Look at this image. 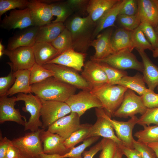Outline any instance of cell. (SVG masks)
<instances>
[{"mask_svg":"<svg viewBox=\"0 0 158 158\" xmlns=\"http://www.w3.org/2000/svg\"><path fill=\"white\" fill-rule=\"evenodd\" d=\"M64 24L71 33L73 48L77 51L86 53L93 40L96 23L88 15L74 16L67 19Z\"/></svg>","mask_w":158,"mask_h":158,"instance_id":"6da1fadb","label":"cell"},{"mask_svg":"<svg viewBox=\"0 0 158 158\" xmlns=\"http://www.w3.org/2000/svg\"><path fill=\"white\" fill-rule=\"evenodd\" d=\"M32 93L43 101H55L66 102L75 94V87L52 76L42 82L31 85Z\"/></svg>","mask_w":158,"mask_h":158,"instance_id":"7a4b0ae2","label":"cell"},{"mask_svg":"<svg viewBox=\"0 0 158 158\" xmlns=\"http://www.w3.org/2000/svg\"><path fill=\"white\" fill-rule=\"evenodd\" d=\"M128 89L119 85L104 84L90 91L100 101L102 108L111 118L121 104Z\"/></svg>","mask_w":158,"mask_h":158,"instance_id":"3957f363","label":"cell"},{"mask_svg":"<svg viewBox=\"0 0 158 158\" xmlns=\"http://www.w3.org/2000/svg\"><path fill=\"white\" fill-rule=\"evenodd\" d=\"M42 130L26 133L11 140L12 145L19 150L22 158H40V154L43 153L40 136Z\"/></svg>","mask_w":158,"mask_h":158,"instance_id":"277c9868","label":"cell"},{"mask_svg":"<svg viewBox=\"0 0 158 158\" xmlns=\"http://www.w3.org/2000/svg\"><path fill=\"white\" fill-rule=\"evenodd\" d=\"M17 101L24 102L25 107L22 110L25 112H29L30 115L28 121L24 126V131L30 130L34 132L42 127V122L40 120L41 111L42 107L41 100L36 95L31 93L25 94L19 93L16 96Z\"/></svg>","mask_w":158,"mask_h":158,"instance_id":"5b68a950","label":"cell"},{"mask_svg":"<svg viewBox=\"0 0 158 158\" xmlns=\"http://www.w3.org/2000/svg\"><path fill=\"white\" fill-rule=\"evenodd\" d=\"M54 73L53 76L77 89L90 91L92 88L88 83L75 70L67 66L49 63L42 66Z\"/></svg>","mask_w":158,"mask_h":158,"instance_id":"8992f818","label":"cell"},{"mask_svg":"<svg viewBox=\"0 0 158 158\" xmlns=\"http://www.w3.org/2000/svg\"><path fill=\"white\" fill-rule=\"evenodd\" d=\"M4 54L10 62L7 63L13 72L31 69L35 63L32 47H20L12 50L5 49Z\"/></svg>","mask_w":158,"mask_h":158,"instance_id":"52a82bcc","label":"cell"},{"mask_svg":"<svg viewBox=\"0 0 158 158\" xmlns=\"http://www.w3.org/2000/svg\"><path fill=\"white\" fill-rule=\"evenodd\" d=\"M96 61L105 63L118 69H133L142 72L144 66L128 49L116 52L108 57Z\"/></svg>","mask_w":158,"mask_h":158,"instance_id":"ba28073f","label":"cell"},{"mask_svg":"<svg viewBox=\"0 0 158 158\" xmlns=\"http://www.w3.org/2000/svg\"><path fill=\"white\" fill-rule=\"evenodd\" d=\"M95 114L97 119L95 123L90 128L89 133L86 139L93 136H102L111 140L118 147L125 145L116 135L110 122L106 117L107 113L102 107L96 108Z\"/></svg>","mask_w":158,"mask_h":158,"instance_id":"9c48e42d","label":"cell"},{"mask_svg":"<svg viewBox=\"0 0 158 158\" xmlns=\"http://www.w3.org/2000/svg\"><path fill=\"white\" fill-rule=\"evenodd\" d=\"M41 117L42 122L41 128L45 129L59 118L71 112L65 102L55 101L42 100Z\"/></svg>","mask_w":158,"mask_h":158,"instance_id":"30bf717a","label":"cell"},{"mask_svg":"<svg viewBox=\"0 0 158 158\" xmlns=\"http://www.w3.org/2000/svg\"><path fill=\"white\" fill-rule=\"evenodd\" d=\"M147 109L141 96L137 95L133 91L128 89L125 93L121 104L115 112L114 117L131 118L138 114H143Z\"/></svg>","mask_w":158,"mask_h":158,"instance_id":"8fae6325","label":"cell"},{"mask_svg":"<svg viewBox=\"0 0 158 158\" xmlns=\"http://www.w3.org/2000/svg\"><path fill=\"white\" fill-rule=\"evenodd\" d=\"M65 102L71 112L77 113L80 117L90 109L102 108L100 101L89 91L82 90L71 96Z\"/></svg>","mask_w":158,"mask_h":158,"instance_id":"7c38bea8","label":"cell"},{"mask_svg":"<svg viewBox=\"0 0 158 158\" xmlns=\"http://www.w3.org/2000/svg\"><path fill=\"white\" fill-rule=\"evenodd\" d=\"M33 24L29 8L11 10L8 15H6L1 20L0 27L10 30L19 29L21 30L33 26Z\"/></svg>","mask_w":158,"mask_h":158,"instance_id":"4fadbf2b","label":"cell"},{"mask_svg":"<svg viewBox=\"0 0 158 158\" xmlns=\"http://www.w3.org/2000/svg\"><path fill=\"white\" fill-rule=\"evenodd\" d=\"M80 118L77 113L71 112L56 121L48 127V130L66 140L80 128Z\"/></svg>","mask_w":158,"mask_h":158,"instance_id":"5bb4252c","label":"cell"},{"mask_svg":"<svg viewBox=\"0 0 158 158\" xmlns=\"http://www.w3.org/2000/svg\"><path fill=\"white\" fill-rule=\"evenodd\" d=\"M16 97H8L6 95L0 97V123L7 121L14 122L25 126L27 121L25 117L22 115L18 109L15 106L17 102Z\"/></svg>","mask_w":158,"mask_h":158,"instance_id":"9a60e30c","label":"cell"},{"mask_svg":"<svg viewBox=\"0 0 158 158\" xmlns=\"http://www.w3.org/2000/svg\"><path fill=\"white\" fill-rule=\"evenodd\" d=\"M112 27L107 28L100 33L91 42L90 46L95 50L91 60L96 61L105 59L115 53L112 46L111 38L113 33Z\"/></svg>","mask_w":158,"mask_h":158,"instance_id":"2e32d148","label":"cell"},{"mask_svg":"<svg viewBox=\"0 0 158 158\" xmlns=\"http://www.w3.org/2000/svg\"><path fill=\"white\" fill-rule=\"evenodd\" d=\"M45 129L42 128L40 135L44 153L63 155L69 151L70 150L65 145V139L57 134Z\"/></svg>","mask_w":158,"mask_h":158,"instance_id":"e0dca14e","label":"cell"},{"mask_svg":"<svg viewBox=\"0 0 158 158\" xmlns=\"http://www.w3.org/2000/svg\"><path fill=\"white\" fill-rule=\"evenodd\" d=\"M106 117L112 124L117 137L124 143L125 146L134 149L133 142L134 139L132 135L133 130L137 124L138 118L135 116L127 121H119L112 119L107 114Z\"/></svg>","mask_w":158,"mask_h":158,"instance_id":"ac0fdd59","label":"cell"},{"mask_svg":"<svg viewBox=\"0 0 158 158\" xmlns=\"http://www.w3.org/2000/svg\"><path fill=\"white\" fill-rule=\"evenodd\" d=\"M28 8L34 26L41 27L51 23L53 16L50 4L40 0H30Z\"/></svg>","mask_w":158,"mask_h":158,"instance_id":"d6986e66","label":"cell"},{"mask_svg":"<svg viewBox=\"0 0 158 158\" xmlns=\"http://www.w3.org/2000/svg\"><path fill=\"white\" fill-rule=\"evenodd\" d=\"M83 68L81 75L92 90L108 83L107 75L98 62L91 60L87 61L85 63Z\"/></svg>","mask_w":158,"mask_h":158,"instance_id":"ffe728a7","label":"cell"},{"mask_svg":"<svg viewBox=\"0 0 158 158\" xmlns=\"http://www.w3.org/2000/svg\"><path fill=\"white\" fill-rule=\"evenodd\" d=\"M40 28L33 26L20 30L9 39L7 49L12 50L20 47H32Z\"/></svg>","mask_w":158,"mask_h":158,"instance_id":"44dd1931","label":"cell"},{"mask_svg":"<svg viewBox=\"0 0 158 158\" xmlns=\"http://www.w3.org/2000/svg\"><path fill=\"white\" fill-rule=\"evenodd\" d=\"M86 56V53L77 51L72 48L60 54L49 63L63 65L80 72L84 66Z\"/></svg>","mask_w":158,"mask_h":158,"instance_id":"7402d4cb","label":"cell"},{"mask_svg":"<svg viewBox=\"0 0 158 158\" xmlns=\"http://www.w3.org/2000/svg\"><path fill=\"white\" fill-rule=\"evenodd\" d=\"M126 0H118L97 22L96 27L93 36V40L104 30L114 26V23Z\"/></svg>","mask_w":158,"mask_h":158,"instance_id":"603a6c76","label":"cell"},{"mask_svg":"<svg viewBox=\"0 0 158 158\" xmlns=\"http://www.w3.org/2000/svg\"><path fill=\"white\" fill-rule=\"evenodd\" d=\"M138 14L141 23H146L154 28L158 25V8L153 0H137Z\"/></svg>","mask_w":158,"mask_h":158,"instance_id":"cb8c5ba5","label":"cell"},{"mask_svg":"<svg viewBox=\"0 0 158 158\" xmlns=\"http://www.w3.org/2000/svg\"><path fill=\"white\" fill-rule=\"evenodd\" d=\"M32 47L35 63L41 66L49 63L61 54L50 43L36 42Z\"/></svg>","mask_w":158,"mask_h":158,"instance_id":"d4e9b609","label":"cell"},{"mask_svg":"<svg viewBox=\"0 0 158 158\" xmlns=\"http://www.w3.org/2000/svg\"><path fill=\"white\" fill-rule=\"evenodd\" d=\"M144 66L143 78L148 89L154 91L158 86V67L150 60L145 51H137Z\"/></svg>","mask_w":158,"mask_h":158,"instance_id":"484cf974","label":"cell"},{"mask_svg":"<svg viewBox=\"0 0 158 158\" xmlns=\"http://www.w3.org/2000/svg\"><path fill=\"white\" fill-rule=\"evenodd\" d=\"M30 69L19 70L13 72L16 80L6 95L11 96L19 93H32L30 83Z\"/></svg>","mask_w":158,"mask_h":158,"instance_id":"4316f807","label":"cell"},{"mask_svg":"<svg viewBox=\"0 0 158 158\" xmlns=\"http://www.w3.org/2000/svg\"><path fill=\"white\" fill-rule=\"evenodd\" d=\"M118 0H89L86 10L91 20L97 22Z\"/></svg>","mask_w":158,"mask_h":158,"instance_id":"83f0119b","label":"cell"},{"mask_svg":"<svg viewBox=\"0 0 158 158\" xmlns=\"http://www.w3.org/2000/svg\"><path fill=\"white\" fill-rule=\"evenodd\" d=\"M65 28L64 23H51L40 27L36 36V42L51 43Z\"/></svg>","mask_w":158,"mask_h":158,"instance_id":"f1b7e54d","label":"cell"},{"mask_svg":"<svg viewBox=\"0 0 158 158\" xmlns=\"http://www.w3.org/2000/svg\"><path fill=\"white\" fill-rule=\"evenodd\" d=\"M132 31L119 28L113 33L111 42L115 52L125 49H128L132 51Z\"/></svg>","mask_w":158,"mask_h":158,"instance_id":"f546056e","label":"cell"},{"mask_svg":"<svg viewBox=\"0 0 158 158\" xmlns=\"http://www.w3.org/2000/svg\"><path fill=\"white\" fill-rule=\"evenodd\" d=\"M143 75L138 73L132 76L128 75L122 78L117 85L125 87L134 91L140 96L147 90Z\"/></svg>","mask_w":158,"mask_h":158,"instance_id":"4dcf8cb0","label":"cell"},{"mask_svg":"<svg viewBox=\"0 0 158 158\" xmlns=\"http://www.w3.org/2000/svg\"><path fill=\"white\" fill-rule=\"evenodd\" d=\"M50 5L53 16L56 17L52 23H64L74 11L66 1L59 0Z\"/></svg>","mask_w":158,"mask_h":158,"instance_id":"1f68e13d","label":"cell"},{"mask_svg":"<svg viewBox=\"0 0 158 158\" xmlns=\"http://www.w3.org/2000/svg\"><path fill=\"white\" fill-rule=\"evenodd\" d=\"M144 129L137 131L134 136L138 142L145 144L158 142V125L144 126Z\"/></svg>","mask_w":158,"mask_h":158,"instance_id":"d6a6232c","label":"cell"},{"mask_svg":"<svg viewBox=\"0 0 158 158\" xmlns=\"http://www.w3.org/2000/svg\"><path fill=\"white\" fill-rule=\"evenodd\" d=\"M92 125L89 123L81 124L80 128L65 140L64 144L69 150L74 147L75 145L86 139Z\"/></svg>","mask_w":158,"mask_h":158,"instance_id":"836d02e7","label":"cell"},{"mask_svg":"<svg viewBox=\"0 0 158 158\" xmlns=\"http://www.w3.org/2000/svg\"><path fill=\"white\" fill-rule=\"evenodd\" d=\"M132 48L135 49L137 51H145L149 49L152 51L154 49L148 41L143 31L139 26L132 31Z\"/></svg>","mask_w":158,"mask_h":158,"instance_id":"e575fe53","label":"cell"},{"mask_svg":"<svg viewBox=\"0 0 158 158\" xmlns=\"http://www.w3.org/2000/svg\"><path fill=\"white\" fill-rule=\"evenodd\" d=\"M51 44L61 54L69 49L73 48L70 31L65 27Z\"/></svg>","mask_w":158,"mask_h":158,"instance_id":"d590c367","label":"cell"},{"mask_svg":"<svg viewBox=\"0 0 158 158\" xmlns=\"http://www.w3.org/2000/svg\"><path fill=\"white\" fill-rule=\"evenodd\" d=\"M97 62L106 73L109 84L117 85L122 78L128 75L127 73L124 70L118 69L105 63Z\"/></svg>","mask_w":158,"mask_h":158,"instance_id":"8d00e7d4","label":"cell"},{"mask_svg":"<svg viewBox=\"0 0 158 158\" xmlns=\"http://www.w3.org/2000/svg\"><path fill=\"white\" fill-rule=\"evenodd\" d=\"M54 75L53 72L35 63L30 69V84L41 82Z\"/></svg>","mask_w":158,"mask_h":158,"instance_id":"74e56055","label":"cell"},{"mask_svg":"<svg viewBox=\"0 0 158 158\" xmlns=\"http://www.w3.org/2000/svg\"><path fill=\"white\" fill-rule=\"evenodd\" d=\"M99 136H93L85 139L81 145L71 149L67 153L63 155H58L57 158H83L82 154L85 149L96 142Z\"/></svg>","mask_w":158,"mask_h":158,"instance_id":"f35d334b","label":"cell"},{"mask_svg":"<svg viewBox=\"0 0 158 158\" xmlns=\"http://www.w3.org/2000/svg\"><path fill=\"white\" fill-rule=\"evenodd\" d=\"M116 20L122 28L130 31L135 30L141 23L138 13L134 16L119 14Z\"/></svg>","mask_w":158,"mask_h":158,"instance_id":"ab89813d","label":"cell"},{"mask_svg":"<svg viewBox=\"0 0 158 158\" xmlns=\"http://www.w3.org/2000/svg\"><path fill=\"white\" fill-rule=\"evenodd\" d=\"M28 1L27 0H0V17L8 11L16 8L23 9L27 8Z\"/></svg>","mask_w":158,"mask_h":158,"instance_id":"60d3db41","label":"cell"},{"mask_svg":"<svg viewBox=\"0 0 158 158\" xmlns=\"http://www.w3.org/2000/svg\"><path fill=\"white\" fill-rule=\"evenodd\" d=\"M137 124L143 126H150L151 124L158 125V107L147 108L138 118Z\"/></svg>","mask_w":158,"mask_h":158,"instance_id":"b9f144b4","label":"cell"},{"mask_svg":"<svg viewBox=\"0 0 158 158\" xmlns=\"http://www.w3.org/2000/svg\"><path fill=\"white\" fill-rule=\"evenodd\" d=\"M139 27L148 41L152 45L154 50L158 48V37L154 28L150 24L144 23H141Z\"/></svg>","mask_w":158,"mask_h":158,"instance_id":"7bdbcfd3","label":"cell"},{"mask_svg":"<svg viewBox=\"0 0 158 158\" xmlns=\"http://www.w3.org/2000/svg\"><path fill=\"white\" fill-rule=\"evenodd\" d=\"M143 103L147 108L158 107V94L148 88L141 96Z\"/></svg>","mask_w":158,"mask_h":158,"instance_id":"ee69618b","label":"cell"},{"mask_svg":"<svg viewBox=\"0 0 158 158\" xmlns=\"http://www.w3.org/2000/svg\"><path fill=\"white\" fill-rule=\"evenodd\" d=\"M16 79L13 72L11 70L7 76L0 78V97L6 95L8 91L14 84Z\"/></svg>","mask_w":158,"mask_h":158,"instance_id":"f6af8a7d","label":"cell"},{"mask_svg":"<svg viewBox=\"0 0 158 158\" xmlns=\"http://www.w3.org/2000/svg\"><path fill=\"white\" fill-rule=\"evenodd\" d=\"M134 148L140 153L142 158H157L154 150L146 144L133 140Z\"/></svg>","mask_w":158,"mask_h":158,"instance_id":"bcb514c9","label":"cell"},{"mask_svg":"<svg viewBox=\"0 0 158 158\" xmlns=\"http://www.w3.org/2000/svg\"><path fill=\"white\" fill-rule=\"evenodd\" d=\"M138 11L137 0H126L119 14L134 16L138 13Z\"/></svg>","mask_w":158,"mask_h":158,"instance_id":"7dc6e473","label":"cell"},{"mask_svg":"<svg viewBox=\"0 0 158 158\" xmlns=\"http://www.w3.org/2000/svg\"><path fill=\"white\" fill-rule=\"evenodd\" d=\"M117 145L114 141L108 139L101 150L99 158H113Z\"/></svg>","mask_w":158,"mask_h":158,"instance_id":"c3c4849f","label":"cell"},{"mask_svg":"<svg viewBox=\"0 0 158 158\" xmlns=\"http://www.w3.org/2000/svg\"><path fill=\"white\" fill-rule=\"evenodd\" d=\"M108 139L103 138L100 141L90 148L89 150L84 151L82 154L83 158H93L99 151L102 150Z\"/></svg>","mask_w":158,"mask_h":158,"instance_id":"681fc988","label":"cell"},{"mask_svg":"<svg viewBox=\"0 0 158 158\" xmlns=\"http://www.w3.org/2000/svg\"><path fill=\"white\" fill-rule=\"evenodd\" d=\"M12 143L11 140L6 137H3L2 133L0 131V158H5L7 150Z\"/></svg>","mask_w":158,"mask_h":158,"instance_id":"f907efd6","label":"cell"},{"mask_svg":"<svg viewBox=\"0 0 158 158\" xmlns=\"http://www.w3.org/2000/svg\"><path fill=\"white\" fill-rule=\"evenodd\" d=\"M89 0H68L66 2L73 11L86 8Z\"/></svg>","mask_w":158,"mask_h":158,"instance_id":"816d5d0a","label":"cell"},{"mask_svg":"<svg viewBox=\"0 0 158 158\" xmlns=\"http://www.w3.org/2000/svg\"><path fill=\"white\" fill-rule=\"evenodd\" d=\"M119 147L123 155L126 156L127 158H142L139 152L135 149L129 148L124 146Z\"/></svg>","mask_w":158,"mask_h":158,"instance_id":"f5cc1de1","label":"cell"},{"mask_svg":"<svg viewBox=\"0 0 158 158\" xmlns=\"http://www.w3.org/2000/svg\"><path fill=\"white\" fill-rule=\"evenodd\" d=\"M5 158H22V157L18 149L12 143L7 150Z\"/></svg>","mask_w":158,"mask_h":158,"instance_id":"db71d44e","label":"cell"},{"mask_svg":"<svg viewBox=\"0 0 158 158\" xmlns=\"http://www.w3.org/2000/svg\"><path fill=\"white\" fill-rule=\"evenodd\" d=\"M146 144L154 152L157 158H158V142L149 143Z\"/></svg>","mask_w":158,"mask_h":158,"instance_id":"11a10c76","label":"cell"},{"mask_svg":"<svg viewBox=\"0 0 158 158\" xmlns=\"http://www.w3.org/2000/svg\"><path fill=\"white\" fill-rule=\"evenodd\" d=\"M123 153L120 148L117 145L113 158H122Z\"/></svg>","mask_w":158,"mask_h":158,"instance_id":"9f6ffc18","label":"cell"},{"mask_svg":"<svg viewBox=\"0 0 158 158\" xmlns=\"http://www.w3.org/2000/svg\"><path fill=\"white\" fill-rule=\"evenodd\" d=\"M4 46L2 44V40L0 41V57L1 58L4 54L5 50Z\"/></svg>","mask_w":158,"mask_h":158,"instance_id":"6f0895ef","label":"cell"},{"mask_svg":"<svg viewBox=\"0 0 158 158\" xmlns=\"http://www.w3.org/2000/svg\"><path fill=\"white\" fill-rule=\"evenodd\" d=\"M152 56L154 58L158 57V48L152 51Z\"/></svg>","mask_w":158,"mask_h":158,"instance_id":"680465c9","label":"cell"},{"mask_svg":"<svg viewBox=\"0 0 158 158\" xmlns=\"http://www.w3.org/2000/svg\"><path fill=\"white\" fill-rule=\"evenodd\" d=\"M154 29L158 37V25L156 27L154 28Z\"/></svg>","mask_w":158,"mask_h":158,"instance_id":"91938a15","label":"cell"},{"mask_svg":"<svg viewBox=\"0 0 158 158\" xmlns=\"http://www.w3.org/2000/svg\"><path fill=\"white\" fill-rule=\"evenodd\" d=\"M154 2L155 3V4H156V5L157 6V7L158 8V0H153Z\"/></svg>","mask_w":158,"mask_h":158,"instance_id":"94428289","label":"cell"},{"mask_svg":"<svg viewBox=\"0 0 158 158\" xmlns=\"http://www.w3.org/2000/svg\"><path fill=\"white\" fill-rule=\"evenodd\" d=\"M157 90H158V86H157Z\"/></svg>","mask_w":158,"mask_h":158,"instance_id":"6125c7cd","label":"cell"}]
</instances>
